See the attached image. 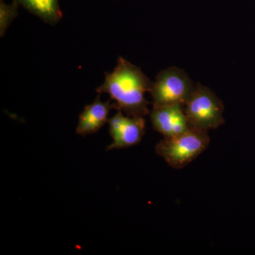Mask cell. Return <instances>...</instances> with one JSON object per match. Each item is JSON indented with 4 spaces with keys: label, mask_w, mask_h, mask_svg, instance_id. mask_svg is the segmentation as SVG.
<instances>
[{
    "label": "cell",
    "mask_w": 255,
    "mask_h": 255,
    "mask_svg": "<svg viewBox=\"0 0 255 255\" xmlns=\"http://www.w3.org/2000/svg\"><path fill=\"white\" fill-rule=\"evenodd\" d=\"M150 117L153 128L166 137L179 135L190 127L180 105L153 107Z\"/></svg>",
    "instance_id": "obj_6"
},
{
    "label": "cell",
    "mask_w": 255,
    "mask_h": 255,
    "mask_svg": "<svg viewBox=\"0 0 255 255\" xmlns=\"http://www.w3.org/2000/svg\"><path fill=\"white\" fill-rule=\"evenodd\" d=\"M185 112L189 126L209 131L225 123L224 105L214 92L198 84L185 104Z\"/></svg>",
    "instance_id": "obj_3"
},
{
    "label": "cell",
    "mask_w": 255,
    "mask_h": 255,
    "mask_svg": "<svg viewBox=\"0 0 255 255\" xmlns=\"http://www.w3.org/2000/svg\"><path fill=\"white\" fill-rule=\"evenodd\" d=\"M152 82L141 70L130 62L119 58L112 73H106L105 82L97 89L114 101L112 107L129 117H144L150 114L146 92H150Z\"/></svg>",
    "instance_id": "obj_1"
},
{
    "label": "cell",
    "mask_w": 255,
    "mask_h": 255,
    "mask_svg": "<svg viewBox=\"0 0 255 255\" xmlns=\"http://www.w3.org/2000/svg\"><path fill=\"white\" fill-rule=\"evenodd\" d=\"M195 87L182 69L171 67L162 70L152 82L150 91L153 107L185 105Z\"/></svg>",
    "instance_id": "obj_4"
},
{
    "label": "cell",
    "mask_w": 255,
    "mask_h": 255,
    "mask_svg": "<svg viewBox=\"0 0 255 255\" xmlns=\"http://www.w3.org/2000/svg\"><path fill=\"white\" fill-rule=\"evenodd\" d=\"M18 3L14 1L12 4L8 5L5 4L1 0L0 4V33L1 36H4L5 31L7 29L10 23L15 18L17 14Z\"/></svg>",
    "instance_id": "obj_9"
},
{
    "label": "cell",
    "mask_w": 255,
    "mask_h": 255,
    "mask_svg": "<svg viewBox=\"0 0 255 255\" xmlns=\"http://www.w3.org/2000/svg\"><path fill=\"white\" fill-rule=\"evenodd\" d=\"M32 14L50 24H55L63 16L58 0H14Z\"/></svg>",
    "instance_id": "obj_8"
},
{
    "label": "cell",
    "mask_w": 255,
    "mask_h": 255,
    "mask_svg": "<svg viewBox=\"0 0 255 255\" xmlns=\"http://www.w3.org/2000/svg\"><path fill=\"white\" fill-rule=\"evenodd\" d=\"M108 122L113 142L107 147V151L136 145L145 135V120L143 117H126L119 111Z\"/></svg>",
    "instance_id": "obj_5"
},
{
    "label": "cell",
    "mask_w": 255,
    "mask_h": 255,
    "mask_svg": "<svg viewBox=\"0 0 255 255\" xmlns=\"http://www.w3.org/2000/svg\"><path fill=\"white\" fill-rule=\"evenodd\" d=\"M111 109H113L110 101L100 100V94L91 105H87L79 117L76 132L82 136L95 133L108 122Z\"/></svg>",
    "instance_id": "obj_7"
},
{
    "label": "cell",
    "mask_w": 255,
    "mask_h": 255,
    "mask_svg": "<svg viewBox=\"0 0 255 255\" xmlns=\"http://www.w3.org/2000/svg\"><path fill=\"white\" fill-rule=\"evenodd\" d=\"M207 130L189 127L187 131L164 137L155 146V152L174 169H182L209 147Z\"/></svg>",
    "instance_id": "obj_2"
}]
</instances>
